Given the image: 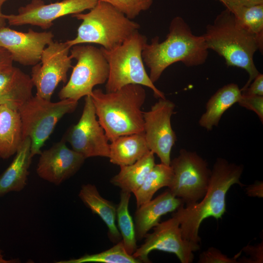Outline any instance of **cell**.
<instances>
[{
	"instance_id": "obj_1",
	"label": "cell",
	"mask_w": 263,
	"mask_h": 263,
	"mask_svg": "<svg viewBox=\"0 0 263 263\" xmlns=\"http://www.w3.org/2000/svg\"><path fill=\"white\" fill-rule=\"evenodd\" d=\"M243 170L242 165L230 163L223 158L216 159L203 198L186 207L183 204L172 215L178 220L184 239L200 243L199 230L204 220L209 217L222 218L226 212V196L229 188L235 184L244 186L240 180Z\"/></svg>"
},
{
	"instance_id": "obj_2",
	"label": "cell",
	"mask_w": 263,
	"mask_h": 263,
	"mask_svg": "<svg viewBox=\"0 0 263 263\" xmlns=\"http://www.w3.org/2000/svg\"><path fill=\"white\" fill-rule=\"evenodd\" d=\"M208 49L202 36L194 35L187 23L181 17L170 22L166 39L158 37L146 43L142 52L143 62L150 69L149 77L154 83L163 72L177 62L187 67L203 64L208 56Z\"/></svg>"
},
{
	"instance_id": "obj_3",
	"label": "cell",
	"mask_w": 263,
	"mask_h": 263,
	"mask_svg": "<svg viewBox=\"0 0 263 263\" xmlns=\"http://www.w3.org/2000/svg\"><path fill=\"white\" fill-rule=\"evenodd\" d=\"M98 121L109 141L120 136L144 133L143 86L129 84L112 92L93 90L90 95Z\"/></svg>"
},
{
	"instance_id": "obj_4",
	"label": "cell",
	"mask_w": 263,
	"mask_h": 263,
	"mask_svg": "<svg viewBox=\"0 0 263 263\" xmlns=\"http://www.w3.org/2000/svg\"><path fill=\"white\" fill-rule=\"evenodd\" d=\"M208 49L223 57L228 66L236 67L246 71L248 79L240 89H246L260 73L254 62L257 50L263 52L255 35L243 27L227 8L216 17L212 23L206 27L203 35Z\"/></svg>"
},
{
	"instance_id": "obj_5",
	"label": "cell",
	"mask_w": 263,
	"mask_h": 263,
	"mask_svg": "<svg viewBox=\"0 0 263 263\" xmlns=\"http://www.w3.org/2000/svg\"><path fill=\"white\" fill-rule=\"evenodd\" d=\"M72 17L82 22L76 37L66 41L71 47L94 43L112 50L121 45L140 27L111 4L100 0L88 13L73 14Z\"/></svg>"
},
{
	"instance_id": "obj_6",
	"label": "cell",
	"mask_w": 263,
	"mask_h": 263,
	"mask_svg": "<svg viewBox=\"0 0 263 263\" xmlns=\"http://www.w3.org/2000/svg\"><path fill=\"white\" fill-rule=\"evenodd\" d=\"M147 43L146 37L137 31L121 45L112 50L100 48L109 66L106 92L115 91L129 84H138L150 89L155 97L166 98L146 71L142 52Z\"/></svg>"
},
{
	"instance_id": "obj_7",
	"label": "cell",
	"mask_w": 263,
	"mask_h": 263,
	"mask_svg": "<svg viewBox=\"0 0 263 263\" xmlns=\"http://www.w3.org/2000/svg\"><path fill=\"white\" fill-rule=\"evenodd\" d=\"M77 105L78 101L72 99L52 102L36 94L19 108L22 140L30 139L32 157L41 153V148L57 122L65 114L73 113Z\"/></svg>"
},
{
	"instance_id": "obj_8",
	"label": "cell",
	"mask_w": 263,
	"mask_h": 263,
	"mask_svg": "<svg viewBox=\"0 0 263 263\" xmlns=\"http://www.w3.org/2000/svg\"><path fill=\"white\" fill-rule=\"evenodd\" d=\"M70 56L77 62L67 83L58 93L60 100L78 101L90 95L94 87L106 82L109 66L100 48L91 45L77 44L71 48Z\"/></svg>"
},
{
	"instance_id": "obj_9",
	"label": "cell",
	"mask_w": 263,
	"mask_h": 263,
	"mask_svg": "<svg viewBox=\"0 0 263 263\" xmlns=\"http://www.w3.org/2000/svg\"><path fill=\"white\" fill-rule=\"evenodd\" d=\"M170 166L173 173L168 189L184 204L189 205L201 200L207 192L211 170L208 163L196 152L181 149Z\"/></svg>"
},
{
	"instance_id": "obj_10",
	"label": "cell",
	"mask_w": 263,
	"mask_h": 263,
	"mask_svg": "<svg viewBox=\"0 0 263 263\" xmlns=\"http://www.w3.org/2000/svg\"><path fill=\"white\" fill-rule=\"evenodd\" d=\"M150 234L145 236L144 243L137 248L132 256L140 263H150L149 253L160 250L175 254L182 263H192L194 252L199 250V243L184 239L176 217L159 223Z\"/></svg>"
},
{
	"instance_id": "obj_11",
	"label": "cell",
	"mask_w": 263,
	"mask_h": 263,
	"mask_svg": "<svg viewBox=\"0 0 263 263\" xmlns=\"http://www.w3.org/2000/svg\"><path fill=\"white\" fill-rule=\"evenodd\" d=\"M62 139L86 159L96 156L109 158V140L96 119L94 106L90 95L85 96L79 121L69 127Z\"/></svg>"
},
{
	"instance_id": "obj_12",
	"label": "cell",
	"mask_w": 263,
	"mask_h": 263,
	"mask_svg": "<svg viewBox=\"0 0 263 263\" xmlns=\"http://www.w3.org/2000/svg\"><path fill=\"white\" fill-rule=\"evenodd\" d=\"M71 47L66 42L53 41L44 49L40 63L33 66L31 79L36 88V95L51 100L60 82L66 83L67 72L73 67L70 56Z\"/></svg>"
},
{
	"instance_id": "obj_13",
	"label": "cell",
	"mask_w": 263,
	"mask_h": 263,
	"mask_svg": "<svg viewBox=\"0 0 263 263\" xmlns=\"http://www.w3.org/2000/svg\"><path fill=\"white\" fill-rule=\"evenodd\" d=\"M175 107L170 100L159 98L149 111L143 112L144 134L148 148L167 165H170L171 150L177 139L171 124Z\"/></svg>"
},
{
	"instance_id": "obj_14",
	"label": "cell",
	"mask_w": 263,
	"mask_h": 263,
	"mask_svg": "<svg viewBox=\"0 0 263 263\" xmlns=\"http://www.w3.org/2000/svg\"><path fill=\"white\" fill-rule=\"evenodd\" d=\"M98 0H63L46 4L43 0H32L29 4L19 8L18 14L4 15L10 25L30 24L43 29L53 25V21L62 17L80 13L90 10Z\"/></svg>"
},
{
	"instance_id": "obj_15",
	"label": "cell",
	"mask_w": 263,
	"mask_h": 263,
	"mask_svg": "<svg viewBox=\"0 0 263 263\" xmlns=\"http://www.w3.org/2000/svg\"><path fill=\"white\" fill-rule=\"evenodd\" d=\"M62 138L50 148L44 150L37 166L38 176L55 185H59L75 174L86 158L70 149Z\"/></svg>"
},
{
	"instance_id": "obj_16",
	"label": "cell",
	"mask_w": 263,
	"mask_h": 263,
	"mask_svg": "<svg viewBox=\"0 0 263 263\" xmlns=\"http://www.w3.org/2000/svg\"><path fill=\"white\" fill-rule=\"evenodd\" d=\"M52 32H38L29 29L22 32L4 27L0 29V46L11 54L13 61L34 66L40 61L42 53L53 41Z\"/></svg>"
},
{
	"instance_id": "obj_17",
	"label": "cell",
	"mask_w": 263,
	"mask_h": 263,
	"mask_svg": "<svg viewBox=\"0 0 263 263\" xmlns=\"http://www.w3.org/2000/svg\"><path fill=\"white\" fill-rule=\"evenodd\" d=\"M183 204V201L168 189L155 199L137 207L134 218L137 240L145 238L149 231L159 223L163 215L176 211Z\"/></svg>"
},
{
	"instance_id": "obj_18",
	"label": "cell",
	"mask_w": 263,
	"mask_h": 263,
	"mask_svg": "<svg viewBox=\"0 0 263 263\" xmlns=\"http://www.w3.org/2000/svg\"><path fill=\"white\" fill-rule=\"evenodd\" d=\"M31 76L12 66L0 73V105L18 110L32 95Z\"/></svg>"
},
{
	"instance_id": "obj_19",
	"label": "cell",
	"mask_w": 263,
	"mask_h": 263,
	"mask_svg": "<svg viewBox=\"0 0 263 263\" xmlns=\"http://www.w3.org/2000/svg\"><path fill=\"white\" fill-rule=\"evenodd\" d=\"M31 146L30 139H23L13 160L0 175V197L10 192H19L26 186L28 169L33 158Z\"/></svg>"
},
{
	"instance_id": "obj_20",
	"label": "cell",
	"mask_w": 263,
	"mask_h": 263,
	"mask_svg": "<svg viewBox=\"0 0 263 263\" xmlns=\"http://www.w3.org/2000/svg\"><path fill=\"white\" fill-rule=\"evenodd\" d=\"M78 196L92 213L98 215L105 223L110 240L114 243L122 240L121 235L116 224V206L102 197L96 187L91 184L81 186Z\"/></svg>"
},
{
	"instance_id": "obj_21",
	"label": "cell",
	"mask_w": 263,
	"mask_h": 263,
	"mask_svg": "<svg viewBox=\"0 0 263 263\" xmlns=\"http://www.w3.org/2000/svg\"><path fill=\"white\" fill-rule=\"evenodd\" d=\"M241 96V89L236 84L229 83L220 88L206 103V111L199 120V125L208 131L218 126L224 113L238 103Z\"/></svg>"
},
{
	"instance_id": "obj_22",
	"label": "cell",
	"mask_w": 263,
	"mask_h": 263,
	"mask_svg": "<svg viewBox=\"0 0 263 263\" xmlns=\"http://www.w3.org/2000/svg\"><path fill=\"white\" fill-rule=\"evenodd\" d=\"M22 140L18 110L0 105V157L6 159L15 154Z\"/></svg>"
},
{
	"instance_id": "obj_23",
	"label": "cell",
	"mask_w": 263,
	"mask_h": 263,
	"mask_svg": "<svg viewBox=\"0 0 263 263\" xmlns=\"http://www.w3.org/2000/svg\"><path fill=\"white\" fill-rule=\"evenodd\" d=\"M150 151L144 133L123 135L111 141L109 158L120 167L129 165Z\"/></svg>"
},
{
	"instance_id": "obj_24",
	"label": "cell",
	"mask_w": 263,
	"mask_h": 263,
	"mask_svg": "<svg viewBox=\"0 0 263 263\" xmlns=\"http://www.w3.org/2000/svg\"><path fill=\"white\" fill-rule=\"evenodd\" d=\"M154 154L150 150L135 163L120 166L119 172L111 179V183L122 191L133 193L155 164Z\"/></svg>"
},
{
	"instance_id": "obj_25",
	"label": "cell",
	"mask_w": 263,
	"mask_h": 263,
	"mask_svg": "<svg viewBox=\"0 0 263 263\" xmlns=\"http://www.w3.org/2000/svg\"><path fill=\"white\" fill-rule=\"evenodd\" d=\"M173 176L170 165L161 163L155 164L141 186L133 193L137 207L152 199L154 194L162 188L169 187Z\"/></svg>"
},
{
	"instance_id": "obj_26",
	"label": "cell",
	"mask_w": 263,
	"mask_h": 263,
	"mask_svg": "<svg viewBox=\"0 0 263 263\" xmlns=\"http://www.w3.org/2000/svg\"><path fill=\"white\" fill-rule=\"evenodd\" d=\"M131 193L121 190L120 201L116 206V221L122 241L127 253L132 255L137 248L134 224L129 212Z\"/></svg>"
},
{
	"instance_id": "obj_27",
	"label": "cell",
	"mask_w": 263,
	"mask_h": 263,
	"mask_svg": "<svg viewBox=\"0 0 263 263\" xmlns=\"http://www.w3.org/2000/svg\"><path fill=\"white\" fill-rule=\"evenodd\" d=\"M226 8L243 27L256 36L263 48V4L250 6L232 5Z\"/></svg>"
},
{
	"instance_id": "obj_28",
	"label": "cell",
	"mask_w": 263,
	"mask_h": 263,
	"mask_svg": "<svg viewBox=\"0 0 263 263\" xmlns=\"http://www.w3.org/2000/svg\"><path fill=\"white\" fill-rule=\"evenodd\" d=\"M57 263H139L140 262L127 253L121 240L112 247L101 252L94 254H85L77 259L61 261Z\"/></svg>"
},
{
	"instance_id": "obj_29",
	"label": "cell",
	"mask_w": 263,
	"mask_h": 263,
	"mask_svg": "<svg viewBox=\"0 0 263 263\" xmlns=\"http://www.w3.org/2000/svg\"><path fill=\"white\" fill-rule=\"evenodd\" d=\"M106 2L132 19L141 12L148 10L151 6L153 0H98Z\"/></svg>"
},
{
	"instance_id": "obj_30",
	"label": "cell",
	"mask_w": 263,
	"mask_h": 263,
	"mask_svg": "<svg viewBox=\"0 0 263 263\" xmlns=\"http://www.w3.org/2000/svg\"><path fill=\"white\" fill-rule=\"evenodd\" d=\"M238 254L234 258H229L218 249L214 247H209L207 250L202 252L199 256V263H238L237 257Z\"/></svg>"
},
{
	"instance_id": "obj_31",
	"label": "cell",
	"mask_w": 263,
	"mask_h": 263,
	"mask_svg": "<svg viewBox=\"0 0 263 263\" xmlns=\"http://www.w3.org/2000/svg\"><path fill=\"white\" fill-rule=\"evenodd\" d=\"M239 105L254 112L263 123V96H241L238 102Z\"/></svg>"
},
{
	"instance_id": "obj_32",
	"label": "cell",
	"mask_w": 263,
	"mask_h": 263,
	"mask_svg": "<svg viewBox=\"0 0 263 263\" xmlns=\"http://www.w3.org/2000/svg\"><path fill=\"white\" fill-rule=\"evenodd\" d=\"M246 254L249 256V259L243 258L238 261V263H262L263 262V242L255 245L248 244L243 249Z\"/></svg>"
},
{
	"instance_id": "obj_33",
	"label": "cell",
	"mask_w": 263,
	"mask_h": 263,
	"mask_svg": "<svg viewBox=\"0 0 263 263\" xmlns=\"http://www.w3.org/2000/svg\"><path fill=\"white\" fill-rule=\"evenodd\" d=\"M252 81L246 89L241 91L242 95L263 96V75L259 73Z\"/></svg>"
},
{
	"instance_id": "obj_34",
	"label": "cell",
	"mask_w": 263,
	"mask_h": 263,
	"mask_svg": "<svg viewBox=\"0 0 263 263\" xmlns=\"http://www.w3.org/2000/svg\"><path fill=\"white\" fill-rule=\"evenodd\" d=\"M13 60L10 53L0 46V73L13 66Z\"/></svg>"
},
{
	"instance_id": "obj_35",
	"label": "cell",
	"mask_w": 263,
	"mask_h": 263,
	"mask_svg": "<svg viewBox=\"0 0 263 263\" xmlns=\"http://www.w3.org/2000/svg\"><path fill=\"white\" fill-rule=\"evenodd\" d=\"M246 194L249 197H263V182L256 181L253 184L247 186L246 188Z\"/></svg>"
},
{
	"instance_id": "obj_36",
	"label": "cell",
	"mask_w": 263,
	"mask_h": 263,
	"mask_svg": "<svg viewBox=\"0 0 263 263\" xmlns=\"http://www.w3.org/2000/svg\"><path fill=\"white\" fill-rule=\"evenodd\" d=\"M225 8L229 6H250L263 4V0H223Z\"/></svg>"
},
{
	"instance_id": "obj_37",
	"label": "cell",
	"mask_w": 263,
	"mask_h": 263,
	"mask_svg": "<svg viewBox=\"0 0 263 263\" xmlns=\"http://www.w3.org/2000/svg\"><path fill=\"white\" fill-rule=\"evenodd\" d=\"M8 0H0V29L6 25V19L4 18V14L2 12L1 8L3 3Z\"/></svg>"
},
{
	"instance_id": "obj_38",
	"label": "cell",
	"mask_w": 263,
	"mask_h": 263,
	"mask_svg": "<svg viewBox=\"0 0 263 263\" xmlns=\"http://www.w3.org/2000/svg\"><path fill=\"white\" fill-rule=\"evenodd\" d=\"M19 262L17 259L6 260L3 258L2 250L0 249V263H11Z\"/></svg>"
},
{
	"instance_id": "obj_39",
	"label": "cell",
	"mask_w": 263,
	"mask_h": 263,
	"mask_svg": "<svg viewBox=\"0 0 263 263\" xmlns=\"http://www.w3.org/2000/svg\"><path fill=\"white\" fill-rule=\"evenodd\" d=\"M219 1H220L224 5H225V2L223 0H218Z\"/></svg>"
}]
</instances>
